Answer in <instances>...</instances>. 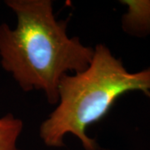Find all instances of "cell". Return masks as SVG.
I'll use <instances>...</instances> for the list:
<instances>
[{"instance_id":"6da1fadb","label":"cell","mask_w":150,"mask_h":150,"mask_svg":"<svg viewBox=\"0 0 150 150\" xmlns=\"http://www.w3.org/2000/svg\"><path fill=\"white\" fill-rule=\"evenodd\" d=\"M17 17L14 28L0 24L1 66L23 91L44 93L49 104L59 101V86L69 72L79 73L91 62L93 48L67 33L51 0H7Z\"/></svg>"},{"instance_id":"7a4b0ae2","label":"cell","mask_w":150,"mask_h":150,"mask_svg":"<svg viewBox=\"0 0 150 150\" xmlns=\"http://www.w3.org/2000/svg\"><path fill=\"white\" fill-rule=\"evenodd\" d=\"M150 93V67L129 72L122 60L103 43L93 48L85 70L64 75L59 83V101L39 127V136L50 148H62L64 138H78L84 150H98L88 128L104 118L118 98L129 92Z\"/></svg>"},{"instance_id":"3957f363","label":"cell","mask_w":150,"mask_h":150,"mask_svg":"<svg viewBox=\"0 0 150 150\" xmlns=\"http://www.w3.org/2000/svg\"><path fill=\"white\" fill-rule=\"evenodd\" d=\"M127 7L121 18L123 31L134 38L150 35V0H122Z\"/></svg>"},{"instance_id":"277c9868","label":"cell","mask_w":150,"mask_h":150,"mask_svg":"<svg viewBox=\"0 0 150 150\" xmlns=\"http://www.w3.org/2000/svg\"><path fill=\"white\" fill-rule=\"evenodd\" d=\"M23 127V120L13 113L0 117V150H21L17 143Z\"/></svg>"}]
</instances>
